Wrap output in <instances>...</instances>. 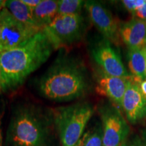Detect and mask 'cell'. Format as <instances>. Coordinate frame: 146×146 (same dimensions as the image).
I'll return each instance as SVG.
<instances>
[{"label": "cell", "mask_w": 146, "mask_h": 146, "mask_svg": "<svg viewBox=\"0 0 146 146\" xmlns=\"http://www.w3.org/2000/svg\"><path fill=\"white\" fill-rule=\"evenodd\" d=\"M37 89L42 96L52 101L78 99L89 89L87 69L79 58L61 54L39 78Z\"/></svg>", "instance_id": "cell-1"}, {"label": "cell", "mask_w": 146, "mask_h": 146, "mask_svg": "<svg viewBox=\"0 0 146 146\" xmlns=\"http://www.w3.org/2000/svg\"><path fill=\"white\" fill-rule=\"evenodd\" d=\"M54 50V44L42 29L23 45L0 52V66L6 91L21 85L29 75L49 59Z\"/></svg>", "instance_id": "cell-2"}, {"label": "cell", "mask_w": 146, "mask_h": 146, "mask_svg": "<svg viewBox=\"0 0 146 146\" xmlns=\"http://www.w3.org/2000/svg\"><path fill=\"white\" fill-rule=\"evenodd\" d=\"M54 126L52 111L34 104L18 106L13 111L6 146H52Z\"/></svg>", "instance_id": "cell-3"}, {"label": "cell", "mask_w": 146, "mask_h": 146, "mask_svg": "<svg viewBox=\"0 0 146 146\" xmlns=\"http://www.w3.org/2000/svg\"><path fill=\"white\" fill-rule=\"evenodd\" d=\"M54 126L62 146H76L94 112L92 105L78 102L52 110Z\"/></svg>", "instance_id": "cell-4"}, {"label": "cell", "mask_w": 146, "mask_h": 146, "mask_svg": "<svg viewBox=\"0 0 146 146\" xmlns=\"http://www.w3.org/2000/svg\"><path fill=\"white\" fill-rule=\"evenodd\" d=\"M43 30L58 50L81 41L85 31V20L81 14L57 15Z\"/></svg>", "instance_id": "cell-5"}, {"label": "cell", "mask_w": 146, "mask_h": 146, "mask_svg": "<svg viewBox=\"0 0 146 146\" xmlns=\"http://www.w3.org/2000/svg\"><path fill=\"white\" fill-rule=\"evenodd\" d=\"M1 52L23 45L41 30L21 23L5 8L0 11Z\"/></svg>", "instance_id": "cell-6"}, {"label": "cell", "mask_w": 146, "mask_h": 146, "mask_svg": "<svg viewBox=\"0 0 146 146\" xmlns=\"http://www.w3.org/2000/svg\"><path fill=\"white\" fill-rule=\"evenodd\" d=\"M103 146H125L129 133L127 122L117 108L105 106L100 109Z\"/></svg>", "instance_id": "cell-7"}, {"label": "cell", "mask_w": 146, "mask_h": 146, "mask_svg": "<svg viewBox=\"0 0 146 146\" xmlns=\"http://www.w3.org/2000/svg\"><path fill=\"white\" fill-rule=\"evenodd\" d=\"M84 6L91 23L101 33L104 39L116 46L120 45L122 41L120 35V25L112 14L98 1H85Z\"/></svg>", "instance_id": "cell-8"}, {"label": "cell", "mask_w": 146, "mask_h": 146, "mask_svg": "<svg viewBox=\"0 0 146 146\" xmlns=\"http://www.w3.org/2000/svg\"><path fill=\"white\" fill-rule=\"evenodd\" d=\"M91 56L101 70L108 75L129 78L121 58L112 46L110 42L104 39L96 43L91 49Z\"/></svg>", "instance_id": "cell-9"}, {"label": "cell", "mask_w": 146, "mask_h": 146, "mask_svg": "<svg viewBox=\"0 0 146 146\" xmlns=\"http://www.w3.org/2000/svg\"><path fill=\"white\" fill-rule=\"evenodd\" d=\"M122 108L129 123L135 125L146 118V98L143 96L138 83L129 79L122 102Z\"/></svg>", "instance_id": "cell-10"}, {"label": "cell", "mask_w": 146, "mask_h": 146, "mask_svg": "<svg viewBox=\"0 0 146 146\" xmlns=\"http://www.w3.org/2000/svg\"><path fill=\"white\" fill-rule=\"evenodd\" d=\"M130 78L110 76L100 70L97 74L96 91L100 96L108 98L118 107L122 108V102Z\"/></svg>", "instance_id": "cell-11"}, {"label": "cell", "mask_w": 146, "mask_h": 146, "mask_svg": "<svg viewBox=\"0 0 146 146\" xmlns=\"http://www.w3.org/2000/svg\"><path fill=\"white\" fill-rule=\"evenodd\" d=\"M120 35L128 49L144 48L146 46V21L133 17L120 24Z\"/></svg>", "instance_id": "cell-12"}, {"label": "cell", "mask_w": 146, "mask_h": 146, "mask_svg": "<svg viewBox=\"0 0 146 146\" xmlns=\"http://www.w3.org/2000/svg\"><path fill=\"white\" fill-rule=\"evenodd\" d=\"M128 65L131 75L136 82L146 79V54L144 49L128 50Z\"/></svg>", "instance_id": "cell-13"}, {"label": "cell", "mask_w": 146, "mask_h": 146, "mask_svg": "<svg viewBox=\"0 0 146 146\" xmlns=\"http://www.w3.org/2000/svg\"><path fill=\"white\" fill-rule=\"evenodd\" d=\"M58 1L56 0H42L33 13L35 20L41 29L52 23L53 20L58 15Z\"/></svg>", "instance_id": "cell-14"}, {"label": "cell", "mask_w": 146, "mask_h": 146, "mask_svg": "<svg viewBox=\"0 0 146 146\" xmlns=\"http://www.w3.org/2000/svg\"><path fill=\"white\" fill-rule=\"evenodd\" d=\"M14 18L21 23L31 27L42 30L35 20L33 10L27 7L21 0L5 1V7Z\"/></svg>", "instance_id": "cell-15"}, {"label": "cell", "mask_w": 146, "mask_h": 146, "mask_svg": "<svg viewBox=\"0 0 146 146\" xmlns=\"http://www.w3.org/2000/svg\"><path fill=\"white\" fill-rule=\"evenodd\" d=\"M103 129L96 125L85 132L78 140L76 146H102Z\"/></svg>", "instance_id": "cell-16"}, {"label": "cell", "mask_w": 146, "mask_h": 146, "mask_svg": "<svg viewBox=\"0 0 146 146\" xmlns=\"http://www.w3.org/2000/svg\"><path fill=\"white\" fill-rule=\"evenodd\" d=\"M85 1L81 0H60L58 1V15L81 14Z\"/></svg>", "instance_id": "cell-17"}, {"label": "cell", "mask_w": 146, "mask_h": 146, "mask_svg": "<svg viewBox=\"0 0 146 146\" xmlns=\"http://www.w3.org/2000/svg\"><path fill=\"white\" fill-rule=\"evenodd\" d=\"M121 2L125 8L133 14L139 8H140L145 3V0H123Z\"/></svg>", "instance_id": "cell-18"}, {"label": "cell", "mask_w": 146, "mask_h": 146, "mask_svg": "<svg viewBox=\"0 0 146 146\" xmlns=\"http://www.w3.org/2000/svg\"><path fill=\"white\" fill-rule=\"evenodd\" d=\"M133 15L135 16V17L139 19H141L142 21H146V1L145 3L142 5V6L139 8Z\"/></svg>", "instance_id": "cell-19"}, {"label": "cell", "mask_w": 146, "mask_h": 146, "mask_svg": "<svg viewBox=\"0 0 146 146\" xmlns=\"http://www.w3.org/2000/svg\"><path fill=\"white\" fill-rule=\"evenodd\" d=\"M41 1L42 0H21L22 2L33 10L41 2Z\"/></svg>", "instance_id": "cell-20"}, {"label": "cell", "mask_w": 146, "mask_h": 146, "mask_svg": "<svg viewBox=\"0 0 146 146\" xmlns=\"http://www.w3.org/2000/svg\"><path fill=\"white\" fill-rule=\"evenodd\" d=\"M126 146H146V143L139 137H135Z\"/></svg>", "instance_id": "cell-21"}, {"label": "cell", "mask_w": 146, "mask_h": 146, "mask_svg": "<svg viewBox=\"0 0 146 146\" xmlns=\"http://www.w3.org/2000/svg\"><path fill=\"white\" fill-rule=\"evenodd\" d=\"M6 91V85H5V78L3 76V71L0 66V94L3 91Z\"/></svg>", "instance_id": "cell-22"}, {"label": "cell", "mask_w": 146, "mask_h": 146, "mask_svg": "<svg viewBox=\"0 0 146 146\" xmlns=\"http://www.w3.org/2000/svg\"><path fill=\"white\" fill-rule=\"evenodd\" d=\"M138 85L139 87L140 90H141L143 96L146 98V79H144L143 81L139 82Z\"/></svg>", "instance_id": "cell-23"}, {"label": "cell", "mask_w": 146, "mask_h": 146, "mask_svg": "<svg viewBox=\"0 0 146 146\" xmlns=\"http://www.w3.org/2000/svg\"><path fill=\"white\" fill-rule=\"evenodd\" d=\"M3 114V110L0 111V146H2L3 144V139H2V133H1V118H2Z\"/></svg>", "instance_id": "cell-24"}, {"label": "cell", "mask_w": 146, "mask_h": 146, "mask_svg": "<svg viewBox=\"0 0 146 146\" xmlns=\"http://www.w3.org/2000/svg\"><path fill=\"white\" fill-rule=\"evenodd\" d=\"M5 1H2V0H0V11L5 7Z\"/></svg>", "instance_id": "cell-25"}, {"label": "cell", "mask_w": 146, "mask_h": 146, "mask_svg": "<svg viewBox=\"0 0 146 146\" xmlns=\"http://www.w3.org/2000/svg\"><path fill=\"white\" fill-rule=\"evenodd\" d=\"M1 27H0V52H1Z\"/></svg>", "instance_id": "cell-26"}, {"label": "cell", "mask_w": 146, "mask_h": 146, "mask_svg": "<svg viewBox=\"0 0 146 146\" xmlns=\"http://www.w3.org/2000/svg\"><path fill=\"white\" fill-rule=\"evenodd\" d=\"M144 49H145V51H146V46H145V47H144Z\"/></svg>", "instance_id": "cell-27"}, {"label": "cell", "mask_w": 146, "mask_h": 146, "mask_svg": "<svg viewBox=\"0 0 146 146\" xmlns=\"http://www.w3.org/2000/svg\"><path fill=\"white\" fill-rule=\"evenodd\" d=\"M143 49H144V48H143ZM144 50H145V49H144ZM145 54H146V51H145Z\"/></svg>", "instance_id": "cell-28"}]
</instances>
